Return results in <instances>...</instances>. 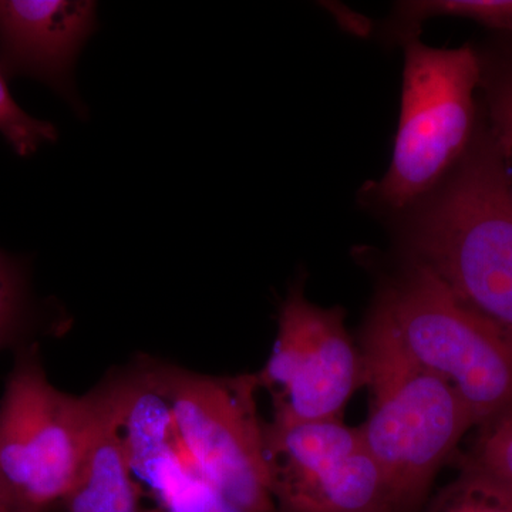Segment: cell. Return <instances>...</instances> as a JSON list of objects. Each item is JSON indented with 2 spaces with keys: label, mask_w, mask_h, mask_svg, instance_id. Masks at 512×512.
I'll return each mask as SVG.
<instances>
[{
  "label": "cell",
  "mask_w": 512,
  "mask_h": 512,
  "mask_svg": "<svg viewBox=\"0 0 512 512\" xmlns=\"http://www.w3.org/2000/svg\"><path fill=\"white\" fill-rule=\"evenodd\" d=\"M360 355L369 416L360 434L386 483L392 512H416L441 466L476 427L450 384L421 366L377 303Z\"/></svg>",
  "instance_id": "6da1fadb"
},
{
  "label": "cell",
  "mask_w": 512,
  "mask_h": 512,
  "mask_svg": "<svg viewBox=\"0 0 512 512\" xmlns=\"http://www.w3.org/2000/svg\"><path fill=\"white\" fill-rule=\"evenodd\" d=\"M410 261L512 339V202L488 131L471 141L456 174L417 212Z\"/></svg>",
  "instance_id": "7a4b0ae2"
},
{
  "label": "cell",
  "mask_w": 512,
  "mask_h": 512,
  "mask_svg": "<svg viewBox=\"0 0 512 512\" xmlns=\"http://www.w3.org/2000/svg\"><path fill=\"white\" fill-rule=\"evenodd\" d=\"M376 303L410 355L453 387L476 427L512 409V339L429 269L410 261Z\"/></svg>",
  "instance_id": "3957f363"
},
{
  "label": "cell",
  "mask_w": 512,
  "mask_h": 512,
  "mask_svg": "<svg viewBox=\"0 0 512 512\" xmlns=\"http://www.w3.org/2000/svg\"><path fill=\"white\" fill-rule=\"evenodd\" d=\"M483 62L470 46L439 49L406 37L402 110L392 163L370 192L404 210L429 192L473 141Z\"/></svg>",
  "instance_id": "277c9868"
},
{
  "label": "cell",
  "mask_w": 512,
  "mask_h": 512,
  "mask_svg": "<svg viewBox=\"0 0 512 512\" xmlns=\"http://www.w3.org/2000/svg\"><path fill=\"white\" fill-rule=\"evenodd\" d=\"M99 389L60 392L36 349L20 350L0 402V493L12 512L62 504L74 483L97 409Z\"/></svg>",
  "instance_id": "5b68a950"
},
{
  "label": "cell",
  "mask_w": 512,
  "mask_h": 512,
  "mask_svg": "<svg viewBox=\"0 0 512 512\" xmlns=\"http://www.w3.org/2000/svg\"><path fill=\"white\" fill-rule=\"evenodd\" d=\"M175 423L202 481L247 512H279L256 410V373L210 376L158 362Z\"/></svg>",
  "instance_id": "8992f818"
},
{
  "label": "cell",
  "mask_w": 512,
  "mask_h": 512,
  "mask_svg": "<svg viewBox=\"0 0 512 512\" xmlns=\"http://www.w3.org/2000/svg\"><path fill=\"white\" fill-rule=\"evenodd\" d=\"M256 379L271 393L275 423L343 420L363 384L362 355L346 329L345 311L315 305L302 282L293 285L279 311L271 356Z\"/></svg>",
  "instance_id": "52a82bcc"
},
{
  "label": "cell",
  "mask_w": 512,
  "mask_h": 512,
  "mask_svg": "<svg viewBox=\"0 0 512 512\" xmlns=\"http://www.w3.org/2000/svg\"><path fill=\"white\" fill-rule=\"evenodd\" d=\"M264 433L279 512H392L382 471L359 427L343 420L269 421Z\"/></svg>",
  "instance_id": "ba28073f"
},
{
  "label": "cell",
  "mask_w": 512,
  "mask_h": 512,
  "mask_svg": "<svg viewBox=\"0 0 512 512\" xmlns=\"http://www.w3.org/2000/svg\"><path fill=\"white\" fill-rule=\"evenodd\" d=\"M96 28V2L0 0V73L39 80L82 114L74 66Z\"/></svg>",
  "instance_id": "9c48e42d"
},
{
  "label": "cell",
  "mask_w": 512,
  "mask_h": 512,
  "mask_svg": "<svg viewBox=\"0 0 512 512\" xmlns=\"http://www.w3.org/2000/svg\"><path fill=\"white\" fill-rule=\"evenodd\" d=\"M114 376L128 463L134 477L146 481L165 507L202 478L181 440L158 362L144 360Z\"/></svg>",
  "instance_id": "30bf717a"
},
{
  "label": "cell",
  "mask_w": 512,
  "mask_h": 512,
  "mask_svg": "<svg viewBox=\"0 0 512 512\" xmlns=\"http://www.w3.org/2000/svg\"><path fill=\"white\" fill-rule=\"evenodd\" d=\"M99 409L79 470L63 500L67 512H146L119 427L116 376L97 386Z\"/></svg>",
  "instance_id": "8fae6325"
},
{
  "label": "cell",
  "mask_w": 512,
  "mask_h": 512,
  "mask_svg": "<svg viewBox=\"0 0 512 512\" xmlns=\"http://www.w3.org/2000/svg\"><path fill=\"white\" fill-rule=\"evenodd\" d=\"M460 467V476L437 494L426 512H512L511 485L477 468Z\"/></svg>",
  "instance_id": "7c38bea8"
},
{
  "label": "cell",
  "mask_w": 512,
  "mask_h": 512,
  "mask_svg": "<svg viewBox=\"0 0 512 512\" xmlns=\"http://www.w3.org/2000/svg\"><path fill=\"white\" fill-rule=\"evenodd\" d=\"M399 18L407 28L419 29L424 20L460 18L473 20L485 28L512 36V0H423L404 2L399 6Z\"/></svg>",
  "instance_id": "4fadbf2b"
},
{
  "label": "cell",
  "mask_w": 512,
  "mask_h": 512,
  "mask_svg": "<svg viewBox=\"0 0 512 512\" xmlns=\"http://www.w3.org/2000/svg\"><path fill=\"white\" fill-rule=\"evenodd\" d=\"M481 86L485 90L490 116V128L487 131L497 148L512 202V60L491 69H485L483 64Z\"/></svg>",
  "instance_id": "5bb4252c"
},
{
  "label": "cell",
  "mask_w": 512,
  "mask_h": 512,
  "mask_svg": "<svg viewBox=\"0 0 512 512\" xmlns=\"http://www.w3.org/2000/svg\"><path fill=\"white\" fill-rule=\"evenodd\" d=\"M461 466L477 468L512 487V409L478 427Z\"/></svg>",
  "instance_id": "9a60e30c"
},
{
  "label": "cell",
  "mask_w": 512,
  "mask_h": 512,
  "mask_svg": "<svg viewBox=\"0 0 512 512\" xmlns=\"http://www.w3.org/2000/svg\"><path fill=\"white\" fill-rule=\"evenodd\" d=\"M0 134L18 156L29 157L45 144L55 143L57 128L26 113L13 99L8 80L0 73Z\"/></svg>",
  "instance_id": "2e32d148"
},
{
  "label": "cell",
  "mask_w": 512,
  "mask_h": 512,
  "mask_svg": "<svg viewBox=\"0 0 512 512\" xmlns=\"http://www.w3.org/2000/svg\"><path fill=\"white\" fill-rule=\"evenodd\" d=\"M29 315L30 293L25 266L0 249V349L18 338Z\"/></svg>",
  "instance_id": "e0dca14e"
},
{
  "label": "cell",
  "mask_w": 512,
  "mask_h": 512,
  "mask_svg": "<svg viewBox=\"0 0 512 512\" xmlns=\"http://www.w3.org/2000/svg\"><path fill=\"white\" fill-rule=\"evenodd\" d=\"M146 512H247L231 503L204 481L195 484L173 503Z\"/></svg>",
  "instance_id": "ac0fdd59"
},
{
  "label": "cell",
  "mask_w": 512,
  "mask_h": 512,
  "mask_svg": "<svg viewBox=\"0 0 512 512\" xmlns=\"http://www.w3.org/2000/svg\"><path fill=\"white\" fill-rule=\"evenodd\" d=\"M0 512H12L10 511L8 503H6L5 497L0 493Z\"/></svg>",
  "instance_id": "d6986e66"
},
{
  "label": "cell",
  "mask_w": 512,
  "mask_h": 512,
  "mask_svg": "<svg viewBox=\"0 0 512 512\" xmlns=\"http://www.w3.org/2000/svg\"><path fill=\"white\" fill-rule=\"evenodd\" d=\"M383 512H389V511H383Z\"/></svg>",
  "instance_id": "ffe728a7"
}]
</instances>
